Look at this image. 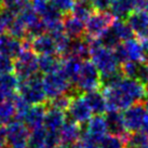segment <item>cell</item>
<instances>
[{"instance_id": "cell-1", "label": "cell", "mask_w": 148, "mask_h": 148, "mask_svg": "<svg viewBox=\"0 0 148 148\" xmlns=\"http://www.w3.org/2000/svg\"><path fill=\"white\" fill-rule=\"evenodd\" d=\"M90 58L92 60L91 62L99 69L101 78L111 76L121 70V68H118L119 63L116 58L114 51L103 47L99 40H91Z\"/></svg>"}, {"instance_id": "cell-2", "label": "cell", "mask_w": 148, "mask_h": 148, "mask_svg": "<svg viewBox=\"0 0 148 148\" xmlns=\"http://www.w3.org/2000/svg\"><path fill=\"white\" fill-rule=\"evenodd\" d=\"M102 86L101 74L95 65L90 61H83L74 89L78 94H86L99 90Z\"/></svg>"}, {"instance_id": "cell-3", "label": "cell", "mask_w": 148, "mask_h": 148, "mask_svg": "<svg viewBox=\"0 0 148 148\" xmlns=\"http://www.w3.org/2000/svg\"><path fill=\"white\" fill-rule=\"evenodd\" d=\"M42 84L45 95L50 101L64 94L76 92L74 86H71V82L63 73L62 68L51 74L45 75L42 78Z\"/></svg>"}, {"instance_id": "cell-4", "label": "cell", "mask_w": 148, "mask_h": 148, "mask_svg": "<svg viewBox=\"0 0 148 148\" xmlns=\"http://www.w3.org/2000/svg\"><path fill=\"white\" fill-rule=\"evenodd\" d=\"M17 93L32 106L45 104L48 99L43 90L42 78H40L37 75L27 80L20 81Z\"/></svg>"}, {"instance_id": "cell-5", "label": "cell", "mask_w": 148, "mask_h": 148, "mask_svg": "<svg viewBox=\"0 0 148 148\" xmlns=\"http://www.w3.org/2000/svg\"><path fill=\"white\" fill-rule=\"evenodd\" d=\"M39 71L38 55L32 49H23L14 60V73L20 81H24L36 76Z\"/></svg>"}, {"instance_id": "cell-6", "label": "cell", "mask_w": 148, "mask_h": 148, "mask_svg": "<svg viewBox=\"0 0 148 148\" xmlns=\"http://www.w3.org/2000/svg\"><path fill=\"white\" fill-rule=\"evenodd\" d=\"M115 22V16L110 12L96 11L86 21V37L91 40H96Z\"/></svg>"}, {"instance_id": "cell-7", "label": "cell", "mask_w": 148, "mask_h": 148, "mask_svg": "<svg viewBox=\"0 0 148 148\" xmlns=\"http://www.w3.org/2000/svg\"><path fill=\"white\" fill-rule=\"evenodd\" d=\"M125 127L129 133L138 132L143 129L144 124L148 120V111L145 105L142 103H136L129 107L122 112Z\"/></svg>"}, {"instance_id": "cell-8", "label": "cell", "mask_w": 148, "mask_h": 148, "mask_svg": "<svg viewBox=\"0 0 148 148\" xmlns=\"http://www.w3.org/2000/svg\"><path fill=\"white\" fill-rule=\"evenodd\" d=\"M7 144L11 148H28L29 129L22 121H12L5 127Z\"/></svg>"}, {"instance_id": "cell-9", "label": "cell", "mask_w": 148, "mask_h": 148, "mask_svg": "<svg viewBox=\"0 0 148 148\" xmlns=\"http://www.w3.org/2000/svg\"><path fill=\"white\" fill-rule=\"evenodd\" d=\"M67 112H68L69 119L80 125L88 123L92 118V114H93L89 105L86 104L83 95L81 94H77L73 97Z\"/></svg>"}, {"instance_id": "cell-10", "label": "cell", "mask_w": 148, "mask_h": 148, "mask_svg": "<svg viewBox=\"0 0 148 148\" xmlns=\"http://www.w3.org/2000/svg\"><path fill=\"white\" fill-rule=\"evenodd\" d=\"M146 0H112L110 13L118 18H127V16L135 10H145Z\"/></svg>"}, {"instance_id": "cell-11", "label": "cell", "mask_w": 148, "mask_h": 148, "mask_svg": "<svg viewBox=\"0 0 148 148\" xmlns=\"http://www.w3.org/2000/svg\"><path fill=\"white\" fill-rule=\"evenodd\" d=\"M129 26L138 39H144L148 35V11L135 10L130 13L125 18Z\"/></svg>"}, {"instance_id": "cell-12", "label": "cell", "mask_w": 148, "mask_h": 148, "mask_svg": "<svg viewBox=\"0 0 148 148\" xmlns=\"http://www.w3.org/2000/svg\"><path fill=\"white\" fill-rule=\"evenodd\" d=\"M106 121L107 133L109 135L118 136L121 138H124L129 134L125 124H124L123 115L119 111H108L104 116Z\"/></svg>"}, {"instance_id": "cell-13", "label": "cell", "mask_w": 148, "mask_h": 148, "mask_svg": "<svg viewBox=\"0 0 148 148\" xmlns=\"http://www.w3.org/2000/svg\"><path fill=\"white\" fill-rule=\"evenodd\" d=\"M121 71L127 78L135 79L143 83L145 86L148 84V63H136L129 61L122 65Z\"/></svg>"}, {"instance_id": "cell-14", "label": "cell", "mask_w": 148, "mask_h": 148, "mask_svg": "<svg viewBox=\"0 0 148 148\" xmlns=\"http://www.w3.org/2000/svg\"><path fill=\"white\" fill-rule=\"evenodd\" d=\"M30 45H32V50L39 56L58 55L54 38L50 36L49 34H42L40 36L34 38L30 41Z\"/></svg>"}, {"instance_id": "cell-15", "label": "cell", "mask_w": 148, "mask_h": 148, "mask_svg": "<svg viewBox=\"0 0 148 148\" xmlns=\"http://www.w3.org/2000/svg\"><path fill=\"white\" fill-rule=\"evenodd\" d=\"M23 51V41L14 38L10 34H3L0 36V54L15 58Z\"/></svg>"}, {"instance_id": "cell-16", "label": "cell", "mask_w": 148, "mask_h": 148, "mask_svg": "<svg viewBox=\"0 0 148 148\" xmlns=\"http://www.w3.org/2000/svg\"><path fill=\"white\" fill-rule=\"evenodd\" d=\"M47 109H48L47 104L30 106L29 110L27 111V114L23 120V123L32 131L40 127H43V121H45V117L47 114Z\"/></svg>"}, {"instance_id": "cell-17", "label": "cell", "mask_w": 148, "mask_h": 148, "mask_svg": "<svg viewBox=\"0 0 148 148\" xmlns=\"http://www.w3.org/2000/svg\"><path fill=\"white\" fill-rule=\"evenodd\" d=\"M60 135L62 140V145H71L78 143V140H81L82 136L81 125L70 119L66 120L60 131Z\"/></svg>"}, {"instance_id": "cell-18", "label": "cell", "mask_w": 148, "mask_h": 148, "mask_svg": "<svg viewBox=\"0 0 148 148\" xmlns=\"http://www.w3.org/2000/svg\"><path fill=\"white\" fill-rule=\"evenodd\" d=\"M66 121V114L56 108L48 106L43 121V127L48 132H60Z\"/></svg>"}, {"instance_id": "cell-19", "label": "cell", "mask_w": 148, "mask_h": 148, "mask_svg": "<svg viewBox=\"0 0 148 148\" xmlns=\"http://www.w3.org/2000/svg\"><path fill=\"white\" fill-rule=\"evenodd\" d=\"M64 33L70 39H79L84 37L86 35V22L79 20L74 15H66L63 18Z\"/></svg>"}, {"instance_id": "cell-20", "label": "cell", "mask_w": 148, "mask_h": 148, "mask_svg": "<svg viewBox=\"0 0 148 148\" xmlns=\"http://www.w3.org/2000/svg\"><path fill=\"white\" fill-rule=\"evenodd\" d=\"M86 135L91 137L96 143H99L102 140L103 137H105L107 134V127L106 121L103 116H95L88 122L86 131L83 132Z\"/></svg>"}, {"instance_id": "cell-21", "label": "cell", "mask_w": 148, "mask_h": 148, "mask_svg": "<svg viewBox=\"0 0 148 148\" xmlns=\"http://www.w3.org/2000/svg\"><path fill=\"white\" fill-rule=\"evenodd\" d=\"M91 50V40L88 37H82L79 39H71V43L69 47V51L66 58L73 56L77 58L81 61H86V58H90Z\"/></svg>"}, {"instance_id": "cell-22", "label": "cell", "mask_w": 148, "mask_h": 148, "mask_svg": "<svg viewBox=\"0 0 148 148\" xmlns=\"http://www.w3.org/2000/svg\"><path fill=\"white\" fill-rule=\"evenodd\" d=\"M83 97L92 112L95 114V116H102L107 110L106 99L104 96L103 92L99 90L92 91V92L83 94Z\"/></svg>"}, {"instance_id": "cell-23", "label": "cell", "mask_w": 148, "mask_h": 148, "mask_svg": "<svg viewBox=\"0 0 148 148\" xmlns=\"http://www.w3.org/2000/svg\"><path fill=\"white\" fill-rule=\"evenodd\" d=\"M81 65H82V61L77 58H73V56L64 58V61H62L63 73L71 82V84H75L76 82Z\"/></svg>"}, {"instance_id": "cell-24", "label": "cell", "mask_w": 148, "mask_h": 148, "mask_svg": "<svg viewBox=\"0 0 148 148\" xmlns=\"http://www.w3.org/2000/svg\"><path fill=\"white\" fill-rule=\"evenodd\" d=\"M38 66L39 71L48 75L62 68V61L58 55H42L38 56Z\"/></svg>"}, {"instance_id": "cell-25", "label": "cell", "mask_w": 148, "mask_h": 148, "mask_svg": "<svg viewBox=\"0 0 148 148\" xmlns=\"http://www.w3.org/2000/svg\"><path fill=\"white\" fill-rule=\"evenodd\" d=\"M14 118H15V107L12 99L0 102V127H4L5 125H9Z\"/></svg>"}, {"instance_id": "cell-26", "label": "cell", "mask_w": 148, "mask_h": 148, "mask_svg": "<svg viewBox=\"0 0 148 148\" xmlns=\"http://www.w3.org/2000/svg\"><path fill=\"white\" fill-rule=\"evenodd\" d=\"M125 148H148V138L143 132L129 133L124 137Z\"/></svg>"}, {"instance_id": "cell-27", "label": "cell", "mask_w": 148, "mask_h": 148, "mask_svg": "<svg viewBox=\"0 0 148 148\" xmlns=\"http://www.w3.org/2000/svg\"><path fill=\"white\" fill-rule=\"evenodd\" d=\"M111 28L114 29V32L117 35V37L119 38L120 41L130 40L134 36V33L129 26V24L122 20H117L114 22V24L111 25Z\"/></svg>"}, {"instance_id": "cell-28", "label": "cell", "mask_w": 148, "mask_h": 148, "mask_svg": "<svg viewBox=\"0 0 148 148\" xmlns=\"http://www.w3.org/2000/svg\"><path fill=\"white\" fill-rule=\"evenodd\" d=\"M47 138V130L45 127H40L30 132L28 148H38L45 146Z\"/></svg>"}, {"instance_id": "cell-29", "label": "cell", "mask_w": 148, "mask_h": 148, "mask_svg": "<svg viewBox=\"0 0 148 148\" xmlns=\"http://www.w3.org/2000/svg\"><path fill=\"white\" fill-rule=\"evenodd\" d=\"M93 13H94V8L92 4L82 3V2L76 1V4L71 11V15H74L75 17H77L81 21L86 22Z\"/></svg>"}, {"instance_id": "cell-30", "label": "cell", "mask_w": 148, "mask_h": 148, "mask_svg": "<svg viewBox=\"0 0 148 148\" xmlns=\"http://www.w3.org/2000/svg\"><path fill=\"white\" fill-rule=\"evenodd\" d=\"M16 13L7 8H1L0 10V36L8 32L14 20L16 18Z\"/></svg>"}, {"instance_id": "cell-31", "label": "cell", "mask_w": 148, "mask_h": 148, "mask_svg": "<svg viewBox=\"0 0 148 148\" xmlns=\"http://www.w3.org/2000/svg\"><path fill=\"white\" fill-rule=\"evenodd\" d=\"M17 18H20L25 25L26 27H28L29 25H32L34 22H36L38 18H40L37 12L34 10L32 7V4H28L27 7H25L24 9H22L20 12L17 13Z\"/></svg>"}, {"instance_id": "cell-32", "label": "cell", "mask_w": 148, "mask_h": 148, "mask_svg": "<svg viewBox=\"0 0 148 148\" xmlns=\"http://www.w3.org/2000/svg\"><path fill=\"white\" fill-rule=\"evenodd\" d=\"M8 34H10L11 36H13L14 38H17V39H26L27 37V27L26 25L23 23V22L20 20V18H16L14 20L11 26L9 27L8 29Z\"/></svg>"}, {"instance_id": "cell-33", "label": "cell", "mask_w": 148, "mask_h": 148, "mask_svg": "<svg viewBox=\"0 0 148 148\" xmlns=\"http://www.w3.org/2000/svg\"><path fill=\"white\" fill-rule=\"evenodd\" d=\"M99 148H125L124 138L114 135H106L99 142Z\"/></svg>"}, {"instance_id": "cell-34", "label": "cell", "mask_w": 148, "mask_h": 148, "mask_svg": "<svg viewBox=\"0 0 148 148\" xmlns=\"http://www.w3.org/2000/svg\"><path fill=\"white\" fill-rule=\"evenodd\" d=\"M0 3L2 8L10 9L17 14L22 9L30 4V0H0Z\"/></svg>"}, {"instance_id": "cell-35", "label": "cell", "mask_w": 148, "mask_h": 148, "mask_svg": "<svg viewBox=\"0 0 148 148\" xmlns=\"http://www.w3.org/2000/svg\"><path fill=\"white\" fill-rule=\"evenodd\" d=\"M54 8L62 14H67L73 11L76 0H50Z\"/></svg>"}, {"instance_id": "cell-36", "label": "cell", "mask_w": 148, "mask_h": 148, "mask_svg": "<svg viewBox=\"0 0 148 148\" xmlns=\"http://www.w3.org/2000/svg\"><path fill=\"white\" fill-rule=\"evenodd\" d=\"M14 73L13 58L0 54V75H8Z\"/></svg>"}, {"instance_id": "cell-37", "label": "cell", "mask_w": 148, "mask_h": 148, "mask_svg": "<svg viewBox=\"0 0 148 148\" xmlns=\"http://www.w3.org/2000/svg\"><path fill=\"white\" fill-rule=\"evenodd\" d=\"M112 0H92V5L94 10L99 12H105L108 9H110Z\"/></svg>"}, {"instance_id": "cell-38", "label": "cell", "mask_w": 148, "mask_h": 148, "mask_svg": "<svg viewBox=\"0 0 148 148\" xmlns=\"http://www.w3.org/2000/svg\"><path fill=\"white\" fill-rule=\"evenodd\" d=\"M7 132L5 127H0V148L7 147Z\"/></svg>"}, {"instance_id": "cell-39", "label": "cell", "mask_w": 148, "mask_h": 148, "mask_svg": "<svg viewBox=\"0 0 148 148\" xmlns=\"http://www.w3.org/2000/svg\"><path fill=\"white\" fill-rule=\"evenodd\" d=\"M140 40L142 41V43H143V45H144V48L147 50V52H148V35L146 38H144V39H140Z\"/></svg>"}, {"instance_id": "cell-40", "label": "cell", "mask_w": 148, "mask_h": 148, "mask_svg": "<svg viewBox=\"0 0 148 148\" xmlns=\"http://www.w3.org/2000/svg\"><path fill=\"white\" fill-rule=\"evenodd\" d=\"M143 133H144L145 135L147 136V138H148V120L146 121V123L144 124V127H143Z\"/></svg>"}, {"instance_id": "cell-41", "label": "cell", "mask_w": 148, "mask_h": 148, "mask_svg": "<svg viewBox=\"0 0 148 148\" xmlns=\"http://www.w3.org/2000/svg\"><path fill=\"white\" fill-rule=\"evenodd\" d=\"M77 2H82V3H90L92 4V0H76Z\"/></svg>"}, {"instance_id": "cell-42", "label": "cell", "mask_w": 148, "mask_h": 148, "mask_svg": "<svg viewBox=\"0 0 148 148\" xmlns=\"http://www.w3.org/2000/svg\"><path fill=\"white\" fill-rule=\"evenodd\" d=\"M145 107H146V109H147V111H148V96H147V99H145Z\"/></svg>"}, {"instance_id": "cell-43", "label": "cell", "mask_w": 148, "mask_h": 148, "mask_svg": "<svg viewBox=\"0 0 148 148\" xmlns=\"http://www.w3.org/2000/svg\"><path fill=\"white\" fill-rule=\"evenodd\" d=\"M145 9L148 11V0H146V8H145Z\"/></svg>"}, {"instance_id": "cell-44", "label": "cell", "mask_w": 148, "mask_h": 148, "mask_svg": "<svg viewBox=\"0 0 148 148\" xmlns=\"http://www.w3.org/2000/svg\"><path fill=\"white\" fill-rule=\"evenodd\" d=\"M0 10H1V3H0Z\"/></svg>"}, {"instance_id": "cell-45", "label": "cell", "mask_w": 148, "mask_h": 148, "mask_svg": "<svg viewBox=\"0 0 148 148\" xmlns=\"http://www.w3.org/2000/svg\"><path fill=\"white\" fill-rule=\"evenodd\" d=\"M4 148H11V147H9V146H8V147H4Z\"/></svg>"}, {"instance_id": "cell-46", "label": "cell", "mask_w": 148, "mask_h": 148, "mask_svg": "<svg viewBox=\"0 0 148 148\" xmlns=\"http://www.w3.org/2000/svg\"><path fill=\"white\" fill-rule=\"evenodd\" d=\"M58 148H61V146H60V147H58Z\"/></svg>"}]
</instances>
